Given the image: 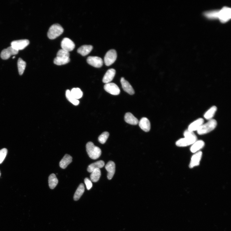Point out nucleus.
Returning <instances> with one entry per match:
<instances>
[{
  "label": "nucleus",
  "instance_id": "nucleus-1",
  "mask_svg": "<svg viewBox=\"0 0 231 231\" xmlns=\"http://www.w3.org/2000/svg\"><path fill=\"white\" fill-rule=\"evenodd\" d=\"M184 138L177 141L176 144L179 147H185L190 146L195 142L197 139V136L193 132L186 130L184 133Z\"/></svg>",
  "mask_w": 231,
  "mask_h": 231
},
{
  "label": "nucleus",
  "instance_id": "nucleus-2",
  "mask_svg": "<svg viewBox=\"0 0 231 231\" xmlns=\"http://www.w3.org/2000/svg\"><path fill=\"white\" fill-rule=\"evenodd\" d=\"M69 52L62 49L57 52V57L54 59V63L57 65L66 64L70 61Z\"/></svg>",
  "mask_w": 231,
  "mask_h": 231
},
{
  "label": "nucleus",
  "instance_id": "nucleus-3",
  "mask_svg": "<svg viewBox=\"0 0 231 231\" xmlns=\"http://www.w3.org/2000/svg\"><path fill=\"white\" fill-rule=\"evenodd\" d=\"M217 124V122L215 119L209 120L199 128L197 131L199 135H203L210 132L216 128Z\"/></svg>",
  "mask_w": 231,
  "mask_h": 231
},
{
  "label": "nucleus",
  "instance_id": "nucleus-4",
  "mask_svg": "<svg viewBox=\"0 0 231 231\" xmlns=\"http://www.w3.org/2000/svg\"><path fill=\"white\" fill-rule=\"evenodd\" d=\"M86 149L89 157L93 160L97 159L102 153L100 149L95 146L92 142H89L86 144Z\"/></svg>",
  "mask_w": 231,
  "mask_h": 231
},
{
  "label": "nucleus",
  "instance_id": "nucleus-5",
  "mask_svg": "<svg viewBox=\"0 0 231 231\" xmlns=\"http://www.w3.org/2000/svg\"><path fill=\"white\" fill-rule=\"evenodd\" d=\"M63 32L64 29L61 25L55 24L49 28L48 32V37L50 39H54L59 37Z\"/></svg>",
  "mask_w": 231,
  "mask_h": 231
},
{
  "label": "nucleus",
  "instance_id": "nucleus-6",
  "mask_svg": "<svg viewBox=\"0 0 231 231\" xmlns=\"http://www.w3.org/2000/svg\"><path fill=\"white\" fill-rule=\"evenodd\" d=\"M117 53L114 49H111L106 53L104 58V62L107 66H109L114 63L117 58Z\"/></svg>",
  "mask_w": 231,
  "mask_h": 231
},
{
  "label": "nucleus",
  "instance_id": "nucleus-7",
  "mask_svg": "<svg viewBox=\"0 0 231 231\" xmlns=\"http://www.w3.org/2000/svg\"><path fill=\"white\" fill-rule=\"evenodd\" d=\"M231 18V9L229 7H223L221 10H219L218 18L221 22L226 23Z\"/></svg>",
  "mask_w": 231,
  "mask_h": 231
},
{
  "label": "nucleus",
  "instance_id": "nucleus-8",
  "mask_svg": "<svg viewBox=\"0 0 231 231\" xmlns=\"http://www.w3.org/2000/svg\"><path fill=\"white\" fill-rule=\"evenodd\" d=\"M30 42L27 39L14 41L11 43V46L18 51L23 50L29 44Z\"/></svg>",
  "mask_w": 231,
  "mask_h": 231
},
{
  "label": "nucleus",
  "instance_id": "nucleus-9",
  "mask_svg": "<svg viewBox=\"0 0 231 231\" xmlns=\"http://www.w3.org/2000/svg\"><path fill=\"white\" fill-rule=\"evenodd\" d=\"M87 62L90 65L96 68L102 67L104 63L102 59L97 56L88 57L87 59Z\"/></svg>",
  "mask_w": 231,
  "mask_h": 231
},
{
  "label": "nucleus",
  "instance_id": "nucleus-10",
  "mask_svg": "<svg viewBox=\"0 0 231 231\" xmlns=\"http://www.w3.org/2000/svg\"><path fill=\"white\" fill-rule=\"evenodd\" d=\"M104 88L107 92L113 95H118L120 93V91L119 87L114 83L106 84L104 85Z\"/></svg>",
  "mask_w": 231,
  "mask_h": 231
},
{
  "label": "nucleus",
  "instance_id": "nucleus-11",
  "mask_svg": "<svg viewBox=\"0 0 231 231\" xmlns=\"http://www.w3.org/2000/svg\"><path fill=\"white\" fill-rule=\"evenodd\" d=\"M61 46L62 49L68 52L72 51L75 46L74 43L68 38H65L63 39Z\"/></svg>",
  "mask_w": 231,
  "mask_h": 231
},
{
  "label": "nucleus",
  "instance_id": "nucleus-12",
  "mask_svg": "<svg viewBox=\"0 0 231 231\" xmlns=\"http://www.w3.org/2000/svg\"><path fill=\"white\" fill-rule=\"evenodd\" d=\"M18 51L14 49L11 46L4 49L1 53V57L4 60H8L11 56L18 54Z\"/></svg>",
  "mask_w": 231,
  "mask_h": 231
},
{
  "label": "nucleus",
  "instance_id": "nucleus-13",
  "mask_svg": "<svg viewBox=\"0 0 231 231\" xmlns=\"http://www.w3.org/2000/svg\"><path fill=\"white\" fill-rule=\"evenodd\" d=\"M120 82L122 88L125 91L130 95L134 94L135 91L132 86L124 77H122L121 78Z\"/></svg>",
  "mask_w": 231,
  "mask_h": 231
},
{
  "label": "nucleus",
  "instance_id": "nucleus-14",
  "mask_svg": "<svg viewBox=\"0 0 231 231\" xmlns=\"http://www.w3.org/2000/svg\"><path fill=\"white\" fill-rule=\"evenodd\" d=\"M105 168L108 172L107 178L109 180H111L115 172V163L112 161H109L105 165Z\"/></svg>",
  "mask_w": 231,
  "mask_h": 231
},
{
  "label": "nucleus",
  "instance_id": "nucleus-15",
  "mask_svg": "<svg viewBox=\"0 0 231 231\" xmlns=\"http://www.w3.org/2000/svg\"><path fill=\"white\" fill-rule=\"evenodd\" d=\"M204 119L200 118L195 120L190 125L188 130L190 131L194 132L198 131L199 128L204 123Z\"/></svg>",
  "mask_w": 231,
  "mask_h": 231
},
{
  "label": "nucleus",
  "instance_id": "nucleus-16",
  "mask_svg": "<svg viewBox=\"0 0 231 231\" xmlns=\"http://www.w3.org/2000/svg\"><path fill=\"white\" fill-rule=\"evenodd\" d=\"M202 156V152L199 151L192 156L190 165V168H192L199 165Z\"/></svg>",
  "mask_w": 231,
  "mask_h": 231
},
{
  "label": "nucleus",
  "instance_id": "nucleus-17",
  "mask_svg": "<svg viewBox=\"0 0 231 231\" xmlns=\"http://www.w3.org/2000/svg\"><path fill=\"white\" fill-rule=\"evenodd\" d=\"M116 73V70L114 69H111L108 70L103 77V82L106 84L110 83L113 80Z\"/></svg>",
  "mask_w": 231,
  "mask_h": 231
},
{
  "label": "nucleus",
  "instance_id": "nucleus-18",
  "mask_svg": "<svg viewBox=\"0 0 231 231\" xmlns=\"http://www.w3.org/2000/svg\"><path fill=\"white\" fill-rule=\"evenodd\" d=\"M139 125L143 131L146 132L149 131L151 128L150 122L147 118L143 117L139 121Z\"/></svg>",
  "mask_w": 231,
  "mask_h": 231
},
{
  "label": "nucleus",
  "instance_id": "nucleus-19",
  "mask_svg": "<svg viewBox=\"0 0 231 231\" xmlns=\"http://www.w3.org/2000/svg\"><path fill=\"white\" fill-rule=\"evenodd\" d=\"M124 119L127 123L132 125H135L138 124L139 121L131 113L127 112L126 113Z\"/></svg>",
  "mask_w": 231,
  "mask_h": 231
},
{
  "label": "nucleus",
  "instance_id": "nucleus-20",
  "mask_svg": "<svg viewBox=\"0 0 231 231\" xmlns=\"http://www.w3.org/2000/svg\"><path fill=\"white\" fill-rule=\"evenodd\" d=\"M93 46L91 45H84L79 48L77 50V53L82 56L88 55L91 52Z\"/></svg>",
  "mask_w": 231,
  "mask_h": 231
},
{
  "label": "nucleus",
  "instance_id": "nucleus-21",
  "mask_svg": "<svg viewBox=\"0 0 231 231\" xmlns=\"http://www.w3.org/2000/svg\"><path fill=\"white\" fill-rule=\"evenodd\" d=\"M72 161V157L69 155L66 154L60 162V167L63 169H65Z\"/></svg>",
  "mask_w": 231,
  "mask_h": 231
},
{
  "label": "nucleus",
  "instance_id": "nucleus-22",
  "mask_svg": "<svg viewBox=\"0 0 231 231\" xmlns=\"http://www.w3.org/2000/svg\"><path fill=\"white\" fill-rule=\"evenodd\" d=\"M105 165V163L103 161H99L90 164L88 168V172L91 173L94 170L96 169H100L103 168Z\"/></svg>",
  "mask_w": 231,
  "mask_h": 231
},
{
  "label": "nucleus",
  "instance_id": "nucleus-23",
  "mask_svg": "<svg viewBox=\"0 0 231 231\" xmlns=\"http://www.w3.org/2000/svg\"><path fill=\"white\" fill-rule=\"evenodd\" d=\"M205 143L202 140H200L194 143L190 148V150L193 153H195L203 148L205 146Z\"/></svg>",
  "mask_w": 231,
  "mask_h": 231
},
{
  "label": "nucleus",
  "instance_id": "nucleus-24",
  "mask_svg": "<svg viewBox=\"0 0 231 231\" xmlns=\"http://www.w3.org/2000/svg\"><path fill=\"white\" fill-rule=\"evenodd\" d=\"M217 110V107L216 106L212 107L205 113L204 118L208 120L212 119Z\"/></svg>",
  "mask_w": 231,
  "mask_h": 231
},
{
  "label": "nucleus",
  "instance_id": "nucleus-25",
  "mask_svg": "<svg viewBox=\"0 0 231 231\" xmlns=\"http://www.w3.org/2000/svg\"><path fill=\"white\" fill-rule=\"evenodd\" d=\"M48 181L49 187L51 189H54L58 183V180L54 174H51L49 176Z\"/></svg>",
  "mask_w": 231,
  "mask_h": 231
},
{
  "label": "nucleus",
  "instance_id": "nucleus-26",
  "mask_svg": "<svg viewBox=\"0 0 231 231\" xmlns=\"http://www.w3.org/2000/svg\"><path fill=\"white\" fill-rule=\"evenodd\" d=\"M84 191V187L83 183L79 185L74 195V199L77 201L80 198Z\"/></svg>",
  "mask_w": 231,
  "mask_h": 231
},
{
  "label": "nucleus",
  "instance_id": "nucleus-27",
  "mask_svg": "<svg viewBox=\"0 0 231 231\" xmlns=\"http://www.w3.org/2000/svg\"><path fill=\"white\" fill-rule=\"evenodd\" d=\"M101 176V171L100 169H96L92 172L90 175L91 181L94 182H97Z\"/></svg>",
  "mask_w": 231,
  "mask_h": 231
},
{
  "label": "nucleus",
  "instance_id": "nucleus-28",
  "mask_svg": "<svg viewBox=\"0 0 231 231\" xmlns=\"http://www.w3.org/2000/svg\"><path fill=\"white\" fill-rule=\"evenodd\" d=\"M18 66L19 75H22L26 68V63L21 58H19L18 61Z\"/></svg>",
  "mask_w": 231,
  "mask_h": 231
},
{
  "label": "nucleus",
  "instance_id": "nucleus-29",
  "mask_svg": "<svg viewBox=\"0 0 231 231\" xmlns=\"http://www.w3.org/2000/svg\"><path fill=\"white\" fill-rule=\"evenodd\" d=\"M70 92L72 96L77 100L81 98L83 96V92L80 88H74L72 89Z\"/></svg>",
  "mask_w": 231,
  "mask_h": 231
},
{
  "label": "nucleus",
  "instance_id": "nucleus-30",
  "mask_svg": "<svg viewBox=\"0 0 231 231\" xmlns=\"http://www.w3.org/2000/svg\"><path fill=\"white\" fill-rule=\"evenodd\" d=\"M66 96L69 101L73 105L76 106L79 104V101L78 100L75 99L72 96L71 94L70 91L69 90H68L66 91Z\"/></svg>",
  "mask_w": 231,
  "mask_h": 231
},
{
  "label": "nucleus",
  "instance_id": "nucleus-31",
  "mask_svg": "<svg viewBox=\"0 0 231 231\" xmlns=\"http://www.w3.org/2000/svg\"><path fill=\"white\" fill-rule=\"evenodd\" d=\"M219 10H212L205 13V15L207 18L214 19L218 18Z\"/></svg>",
  "mask_w": 231,
  "mask_h": 231
},
{
  "label": "nucleus",
  "instance_id": "nucleus-32",
  "mask_svg": "<svg viewBox=\"0 0 231 231\" xmlns=\"http://www.w3.org/2000/svg\"><path fill=\"white\" fill-rule=\"evenodd\" d=\"M109 133L107 132H105L99 136L98 138L99 142L102 144H104L109 138Z\"/></svg>",
  "mask_w": 231,
  "mask_h": 231
},
{
  "label": "nucleus",
  "instance_id": "nucleus-33",
  "mask_svg": "<svg viewBox=\"0 0 231 231\" xmlns=\"http://www.w3.org/2000/svg\"><path fill=\"white\" fill-rule=\"evenodd\" d=\"M8 153V150L6 148H3L0 150V164L2 163L5 159Z\"/></svg>",
  "mask_w": 231,
  "mask_h": 231
},
{
  "label": "nucleus",
  "instance_id": "nucleus-34",
  "mask_svg": "<svg viewBox=\"0 0 231 231\" xmlns=\"http://www.w3.org/2000/svg\"><path fill=\"white\" fill-rule=\"evenodd\" d=\"M84 181L87 189L88 190H90L92 186V184L91 180L88 178H86L84 179Z\"/></svg>",
  "mask_w": 231,
  "mask_h": 231
},
{
  "label": "nucleus",
  "instance_id": "nucleus-35",
  "mask_svg": "<svg viewBox=\"0 0 231 231\" xmlns=\"http://www.w3.org/2000/svg\"><path fill=\"white\" fill-rule=\"evenodd\" d=\"M1 171H0V177H1Z\"/></svg>",
  "mask_w": 231,
  "mask_h": 231
}]
</instances>
